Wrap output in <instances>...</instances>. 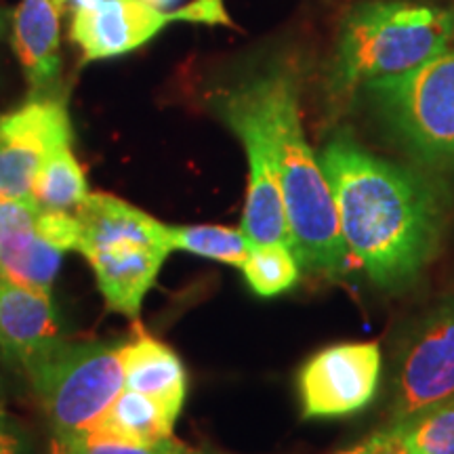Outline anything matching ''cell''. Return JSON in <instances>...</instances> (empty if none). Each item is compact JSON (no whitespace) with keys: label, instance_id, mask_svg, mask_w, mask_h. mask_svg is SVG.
Wrapping results in <instances>:
<instances>
[{"label":"cell","instance_id":"cell-11","mask_svg":"<svg viewBox=\"0 0 454 454\" xmlns=\"http://www.w3.org/2000/svg\"><path fill=\"white\" fill-rule=\"evenodd\" d=\"M61 320L51 293L0 278V354L27 371L61 343Z\"/></svg>","mask_w":454,"mask_h":454},{"label":"cell","instance_id":"cell-15","mask_svg":"<svg viewBox=\"0 0 454 454\" xmlns=\"http://www.w3.org/2000/svg\"><path fill=\"white\" fill-rule=\"evenodd\" d=\"M124 389L154 397L179 417L187 397V374L179 356L154 337L122 345Z\"/></svg>","mask_w":454,"mask_h":454},{"label":"cell","instance_id":"cell-3","mask_svg":"<svg viewBox=\"0 0 454 454\" xmlns=\"http://www.w3.org/2000/svg\"><path fill=\"white\" fill-rule=\"evenodd\" d=\"M452 41L450 11L404 0L362 3L340 27L333 87L343 93L406 74L444 53Z\"/></svg>","mask_w":454,"mask_h":454},{"label":"cell","instance_id":"cell-10","mask_svg":"<svg viewBox=\"0 0 454 454\" xmlns=\"http://www.w3.org/2000/svg\"><path fill=\"white\" fill-rule=\"evenodd\" d=\"M173 21V11L162 13L141 0H101L93 9H74L70 36L84 61H101L133 53Z\"/></svg>","mask_w":454,"mask_h":454},{"label":"cell","instance_id":"cell-1","mask_svg":"<svg viewBox=\"0 0 454 454\" xmlns=\"http://www.w3.org/2000/svg\"><path fill=\"white\" fill-rule=\"evenodd\" d=\"M348 253L374 284L402 288L417 280L440 248L446 202L417 170L371 154L349 137L320 154Z\"/></svg>","mask_w":454,"mask_h":454},{"label":"cell","instance_id":"cell-20","mask_svg":"<svg viewBox=\"0 0 454 454\" xmlns=\"http://www.w3.org/2000/svg\"><path fill=\"white\" fill-rule=\"evenodd\" d=\"M240 270L251 291L259 297H276L291 291L301 276L299 261L284 242L251 247Z\"/></svg>","mask_w":454,"mask_h":454},{"label":"cell","instance_id":"cell-13","mask_svg":"<svg viewBox=\"0 0 454 454\" xmlns=\"http://www.w3.org/2000/svg\"><path fill=\"white\" fill-rule=\"evenodd\" d=\"M168 254V248L127 244L89 254L87 261L98 278L107 308L129 317H137L144 297L156 282L158 271Z\"/></svg>","mask_w":454,"mask_h":454},{"label":"cell","instance_id":"cell-27","mask_svg":"<svg viewBox=\"0 0 454 454\" xmlns=\"http://www.w3.org/2000/svg\"><path fill=\"white\" fill-rule=\"evenodd\" d=\"M337 454H408L404 440L397 434L394 427H385L377 434H372L371 438L348 450H340Z\"/></svg>","mask_w":454,"mask_h":454},{"label":"cell","instance_id":"cell-31","mask_svg":"<svg viewBox=\"0 0 454 454\" xmlns=\"http://www.w3.org/2000/svg\"><path fill=\"white\" fill-rule=\"evenodd\" d=\"M187 454H207V452H192V450H190Z\"/></svg>","mask_w":454,"mask_h":454},{"label":"cell","instance_id":"cell-5","mask_svg":"<svg viewBox=\"0 0 454 454\" xmlns=\"http://www.w3.org/2000/svg\"><path fill=\"white\" fill-rule=\"evenodd\" d=\"M364 89L408 154L429 167L454 168V49Z\"/></svg>","mask_w":454,"mask_h":454},{"label":"cell","instance_id":"cell-17","mask_svg":"<svg viewBox=\"0 0 454 454\" xmlns=\"http://www.w3.org/2000/svg\"><path fill=\"white\" fill-rule=\"evenodd\" d=\"M64 253L36 234L24 230L0 240V278L34 291L51 293Z\"/></svg>","mask_w":454,"mask_h":454},{"label":"cell","instance_id":"cell-30","mask_svg":"<svg viewBox=\"0 0 454 454\" xmlns=\"http://www.w3.org/2000/svg\"><path fill=\"white\" fill-rule=\"evenodd\" d=\"M7 30H9V17H7V11L0 9V38H3L4 34H7Z\"/></svg>","mask_w":454,"mask_h":454},{"label":"cell","instance_id":"cell-23","mask_svg":"<svg viewBox=\"0 0 454 454\" xmlns=\"http://www.w3.org/2000/svg\"><path fill=\"white\" fill-rule=\"evenodd\" d=\"M36 234L44 238L51 247L59 248L61 253L76 251L81 248V221L76 213L70 211H41L34 223Z\"/></svg>","mask_w":454,"mask_h":454},{"label":"cell","instance_id":"cell-12","mask_svg":"<svg viewBox=\"0 0 454 454\" xmlns=\"http://www.w3.org/2000/svg\"><path fill=\"white\" fill-rule=\"evenodd\" d=\"M81 221V248L84 257L107 251V248L139 244V247H160L173 253L168 225L110 194H89L76 208Z\"/></svg>","mask_w":454,"mask_h":454},{"label":"cell","instance_id":"cell-4","mask_svg":"<svg viewBox=\"0 0 454 454\" xmlns=\"http://www.w3.org/2000/svg\"><path fill=\"white\" fill-rule=\"evenodd\" d=\"M55 442L98 429L124 389L122 345L61 340L27 368Z\"/></svg>","mask_w":454,"mask_h":454},{"label":"cell","instance_id":"cell-19","mask_svg":"<svg viewBox=\"0 0 454 454\" xmlns=\"http://www.w3.org/2000/svg\"><path fill=\"white\" fill-rule=\"evenodd\" d=\"M173 251H185L196 257L242 268L251 244L242 230L225 225H168Z\"/></svg>","mask_w":454,"mask_h":454},{"label":"cell","instance_id":"cell-24","mask_svg":"<svg viewBox=\"0 0 454 454\" xmlns=\"http://www.w3.org/2000/svg\"><path fill=\"white\" fill-rule=\"evenodd\" d=\"M38 213H41V207L34 202V198L0 196V240L17 231L32 230Z\"/></svg>","mask_w":454,"mask_h":454},{"label":"cell","instance_id":"cell-8","mask_svg":"<svg viewBox=\"0 0 454 454\" xmlns=\"http://www.w3.org/2000/svg\"><path fill=\"white\" fill-rule=\"evenodd\" d=\"M381 360V348L371 340L339 343L311 356L299 372L303 417H345L366 408L377 394Z\"/></svg>","mask_w":454,"mask_h":454},{"label":"cell","instance_id":"cell-16","mask_svg":"<svg viewBox=\"0 0 454 454\" xmlns=\"http://www.w3.org/2000/svg\"><path fill=\"white\" fill-rule=\"evenodd\" d=\"M177 419V414L170 412L154 397L122 389L114 404L107 408L98 429L93 431H101L121 440L141 442V444H156V442L173 438Z\"/></svg>","mask_w":454,"mask_h":454},{"label":"cell","instance_id":"cell-25","mask_svg":"<svg viewBox=\"0 0 454 454\" xmlns=\"http://www.w3.org/2000/svg\"><path fill=\"white\" fill-rule=\"evenodd\" d=\"M173 20L207 26H234L225 11V0H192L185 7L173 11Z\"/></svg>","mask_w":454,"mask_h":454},{"label":"cell","instance_id":"cell-9","mask_svg":"<svg viewBox=\"0 0 454 454\" xmlns=\"http://www.w3.org/2000/svg\"><path fill=\"white\" fill-rule=\"evenodd\" d=\"M72 144V124L64 104L27 101L0 116V196L32 198L44 158Z\"/></svg>","mask_w":454,"mask_h":454},{"label":"cell","instance_id":"cell-6","mask_svg":"<svg viewBox=\"0 0 454 454\" xmlns=\"http://www.w3.org/2000/svg\"><path fill=\"white\" fill-rule=\"evenodd\" d=\"M219 114L242 141L248 160V187L240 230L251 247L288 244V221L274 150L251 84L244 82L219 99ZM291 247V244H288Z\"/></svg>","mask_w":454,"mask_h":454},{"label":"cell","instance_id":"cell-26","mask_svg":"<svg viewBox=\"0 0 454 454\" xmlns=\"http://www.w3.org/2000/svg\"><path fill=\"white\" fill-rule=\"evenodd\" d=\"M0 454H34L30 434L3 406H0Z\"/></svg>","mask_w":454,"mask_h":454},{"label":"cell","instance_id":"cell-21","mask_svg":"<svg viewBox=\"0 0 454 454\" xmlns=\"http://www.w3.org/2000/svg\"><path fill=\"white\" fill-rule=\"evenodd\" d=\"M389 427L402 435L408 454H454V397Z\"/></svg>","mask_w":454,"mask_h":454},{"label":"cell","instance_id":"cell-22","mask_svg":"<svg viewBox=\"0 0 454 454\" xmlns=\"http://www.w3.org/2000/svg\"><path fill=\"white\" fill-rule=\"evenodd\" d=\"M57 454H187L190 450L173 438L156 442V444H141L114 438L101 431L76 435L66 442H55Z\"/></svg>","mask_w":454,"mask_h":454},{"label":"cell","instance_id":"cell-29","mask_svg":"<svg viewBox=\"0 0 454 454\" xmlns=\"http://www.w3.org/2000/svg\"><path fill=\"white\" fill-rule=\"evenodd\" d=\"M72 4V9H93L98 7L101 0H67Z\"/></svg>","mask_w":454,"mask_h":454},{"label":"cell","instance_id":"cell-2","mask_svg":"<svg viewBox=\"0 0 454 454\" xmlns=\"http://www.w3.org/2000/svg\"><path fill=\"white\" fill-rule=\"evenodd\" d=\"M274 150L288 221V244L301 268L340 274L348 247L328 179L305 137L301 122L299 82L293 72L274 70L248 81Z\"/></svg>","mask_w":454,"mask_h":454},{"label":"cell","instance_id":"cell-18","mask_svg":"<svg viewBox=\"0 0 454 454\" xmlns=\"http://www.w3.org/2000/svg\"><path fill=\"white\" fill-rule=\"evenodd\" d=\"M89 184L84 168L74 156L72 144L55 147L44 158L32 187L34 202L41 211H76L87 200Z\"/></svg>","mask_w":454,"mask_h":454},{"label":"cell","instance_id":"cell-14","mask_svg":"<svg viewBox=\"0 0 454 454\" xmlns=\"http://www.w3.org/2000/svg\"><path fill=\"white\" fill-rule=\"evenodd\" d=\"M66 0H21L13 17V49L34 90H47L61 70L59 30Z\"/></svg>","mask_w":454,"mask_h":454},{"label":"cell","instance_id":"cell-28","mask_svg":"<svg viewBox=\"0 0 454 454\" xmlns=\"http://www.w3.org/2000/svg\"><path fill=\"white\" fill-rule=\"evenodd\" d=\"M141 3L150 4L152 9H156V11H162V13H170V11H175V9H177L179 4L184 3V0H141Z\"/></svg>","mask_w":454,"mask_h":454},{"label":"cell","instance_id":"cell-7","mask_svg":"<svg viewBox=\"0 0 454 454\" xmlns=\"http://www.w3.org/2000/svg\"><path fill=\"white\" fill-rule=\"evenodd\" d=\"M454 397V299L411 328L395 357L389 425Z\"/></svg>","mask_w":454,"mask_h":454}]
</instances>
